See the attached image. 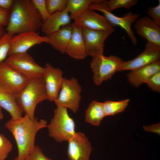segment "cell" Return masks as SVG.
Masks as SVG:
<instances>
[{"label": "cell", "mask_w": 160, "mask_h": 160, "mask_svg": "<svg viewBox=\"0 0 160 160\" xmlns=\"http://www.w3.org/2000/svg\"><path fill=\"white\" fill-rule=\"evenodd\" d=\"M45 119L38 120L25 115L20 118L10 119L5 124V127L12 134L16 143L19 159H24L33 149L36 135L40 129L47 127Z\"/></svg>", "instance_id": "obj_1"}, {"label": "cell", "mask_w": 160, "mask_h": 160, "mask_svg": "<svg viewBox=\"0 0 160 160\" xmlns=\"http://www.w3.org/2000/svg\"><path fill=\"white\" fill-rule=\"evenodd\" d=\"M43 21L31 0H15L6 32L13 35L41 29Z\"/></svg>", "instance_id": "obj_2"}, {"label": "cell", "mask_w": 160, "mask_h": 160, "mask_svg": "<svg viewBox=\"0 0 160 160\" xmlns=\"http://www.w3.org/2000/svg\"><path fill=\"white\" fill-rule=\"evenodd\" d=\"M17 103L25 115L34 118L36 107L39 103L48 100L43 77L29 81L16 96Z\"/></svg>", "instance_id": "obj_3"}, {"label": "cell", "mask_w": 160, "mask_h": 160, "mask_svg": "<svg viewBox=\"0 0 160 160\" xmlns=\"http://www.w3.org/2000/svg\"><path fill=\"white\" fill-rule=\"evenodd\" d=\"M49 135L57 142L68 141L76 133L73 120L69 115L67 108L57 106L54 115L47 125Z\"/></svg>", "instance_id": "obj_4"}, {"label": "cell", "mask_w": 160, "mask_h": 160, "mask_svg": "<svg viewBox=\"0 0 160 160\" xmlns=\"http://www.w3.org/2000/svg\"><path fill=\"white\" fill-rule=\"evenodd\" d=\"M123 62L120 58L113 55H103L93 58L90 65L95 84L99 85L111 79L116 72L119 71Z\"/></svg>", "instance_id": "obj_5"}, {"label": "cell", "mask_w": 160, "mask_h": 160, "mask_svg": "<svg viewBox=\"0 0 160 160\" xmlns=\"http://www.w3.org/2000/svg\"><path fill=\"white\" fill-rule=\"evenodd\" d=\"M5 62L29 81L43 76L44 67L37 64L27 52L10 55Z\"/></svg>", "instance_id": "obj_6"}, {"label": "cell", "mask_w": 160, "mask_h": 160, "mask_svg": "<svg viewBox=\"0 0 160 160\" xmlns=\"http://www.w3.org/2000/svg\"><path fill=\"white\" fill-rule=\"evenodd\" d=\"M88 9L102 13L112 27H120L125 31L133 44L135 45L137 44V39L132 29L131 25L138 18L139 15L130 12L123 17H118L109 10L105 0H102L99 2L92 3L89 5Z\"/></svg>", "instance_id": "obj_7"}, {"label": "cell", "mask_w": 160, "mask_h": 160, "mask_svg": "<svg viewBox=\"0 0 160 160\" xmlns=\"http://www.w3.org/2000/svg\"><path fill=\"white\" fill-rule=\"evenodd\" d=\"M81 91V87L76 79L63 78L58 97L54 102L57 106L69 108L76 113L79 108Z\"/></svg>", "instance_id": "obj_8"}, {"label": "cell", "mask_w": 160, "mask_h": 160, "mask_svg": "<svg viewBox=\"0 0 160 160\" xmlns=\"http://www.w3.org/2000/svg\"><path fill=\"white\" fill-rule=\"evenodd\" d=\"M29 80L5 61L0 63V89L16 96Z\"/></svg>", "instance_id": "obj_9"}, {"label": "cell", "mask_w": 160, "mask_h": 160, "mask_svg": "<svg viewBox=\"0 0 160 160\" xmlns=\"http://www.w3.org/2000/svg\"><path fill=\"white\" fill-rule=\"evenodd\" d=\"M48 36H42L37 32H27L14 35L10 42L8 56L27 52L33 46L43 43H49Z\"/></svg>", "instance_id": "obj_10"}, {"label": "cell", "mask_w": 160, "mask_h": 160, "mask_svg": "<svg viewBox=\"0 0 160 160\" xmlns=\"http://www.w3.org/2000/svg\"><path fill=\"white\" fill-rule=\"evenodd\" d=\"M74 23L82 28L113 32L114 29L105 17L94 10L88 9L78 15L70 17Z\"/></svg>", "instance_id": "obj_11"}, {"label": "cell", "mask_w": 160, "mask_h": 160, "mask_svg": "<svg viewBox=\"0 0 160 160\" xmlns=\"http://www.w3.org/2000/svg\"><path fill=\"white\" fill-rule=\"evenodd\" d=\"M113 32L82 28L87 53L92 58L103 55L104 43Z\"/></svg>", "instance_id": "obj_12"}, {"label": "cell", "mask_w": 160, "mask_h": 160, "mask_svg": "<svg viewBox=\"0 0 160 160\" xmlns=\"http://www.w3.org/2000/svg\"><path fill=\"white\" fill-rule=\"evenodd\" d=\"M160 59V46L147 42L144 50L133 59L123 61L119 71H131Z\"/></svg>", "instance_id": "obj_13"}, {"label": "cell", "mask_w": 160, "mask_h": 160, "mask_svg": "<svg viewBox=\"0 0 160 160\" xmlns=\"http://www.w3.org/2000/svg\"><path fill=\"white\" fill-rule=\"evenodd\" d=\"M68 160H89L92 151L91 143L82 132H76L68 141Z\"/></svg>", "instance_id": "obj_14"}, {"label": "cell", "mask_w": 160, "mask_h": 160, "mask_svg": "<svg viewBox=\"0 0 160 160\" xmlns=\"http://www.w3.org/2000/svg\"><path fill=\"white\" fill-rule=\"evenodd\" d=\"M63 72L58 68L47 63L44 67L43 76L48 100L54 101L58 97L63 78Z\"/></svg>", "instance_id": "obj_15"}, {"label": "cell", "mask_w": 160, "mask_h": 160, "mask_svg": "<svg viewBox=\"0 0 160 160\" xmlns=\"http://www.w3.org/2000/svg\"><path fill=\"white\" fill-rule=\"evenodd\" d=\"M135 23L134 28L139 36L160 46V25L147 16L138 19Z\"/></svg>", "instance_id": "obj_16"}, {"label": "cell", "mask_w": 160, "mask_h": 160, "mask_svg": "<svg viewBox=\"0 0 160 160\" xmlns=\"http://www.w3.org/2000/svg\"><path fill=\"white\" fill-rule=\"evenodd\" d=\"M71 38L66 53L76 60H82L87 56L82 33V28L74 23L71 25Z\"/></svg>", "instance_id": "obj_17"}, {"label": "cell", "mask_w": 160, "mask_h": 160, "mask_svg": "<svg viewBox=\"0 0 160 160\" xmlns=\"http://www.w3.org/2000/svg\"><path fill=\"white\" fill-rule=\"evenodd\" d=\"M160 71V60L131 71L127 75L129 82L135 87L146 83L153 75Z\"/></svg>", "instance_id": "obj_18"}, {"label": "cell", "mask_w": 160, "mask_h": 160, "mask_svg": "<svg viewBox=\"0 0 160 160\" xmlns=\"http://www.w3.org/2000/svg\"><path fill=\"white\" fill-rule=\"evenodd\" d=\"M65 9L61 12H57L50 15L43 23L41 30L49 36L58 31L62 27L70 25L71 18Z\"/></svg>", "instance_id": "obj_19"}, {"label": "cell", "mask_w": 160, "mask_h": 160, "mask_svg": "<svg viewBox=\"0 0 160 160\" xmlns=\"http://www.w3.org/2000/svg\"><path fill=\"white\" fill-rule=\"evenodd\" d=\"M72 31L71 25L62 27L56 32L48 36V44L61 53H65L71 38Z\"/></svg>", "instance_id": "obj_20"}, {"label": "cell", "mask_w": 160, "mask_h": 160, "mask_svg": "<svg viewBox=\"0 0 160 160\" xmlns=\"http://www.w3.org/2000/svg\"><path fill=\"white\" fill-rule=\"evenodd\" d=\"M0 106L9 113L13 119L23 116V112L17 103L16 96L0 89Z\"/></svg>", "instance_id": "obj_21"}, {"label": "cell", "mask_w": 160, "mask_h": 160, "mask_svg": "<svg viewBox=\"0 0 160 160\" xmlns=\"http://www.w3.org/2000/svg\"><path fill=\"white\" fill-rule=\"evenodd\" d=\"M105 116L103 103L93 100L86 111L85 120L93 126H98Z\"/></svg>", "instance_id": "obj_22"}, {"label": "cell", "mask_w": 160, "mask_h": 160, "mask_svg": "<svg viewBox=\"0 0 160 160\" xmlns=\"http://www.w3.org/2000/svg\"><path fill=\"white\" fill-rule=\"evenodd\" d=\"M102 0H68L66 9L71 13L70 17L80 14L88 9L90 4Z\"/></svg>", "instance_id": "obj_23"}, {"label": "cell", "mask_w": 160, "mask_h": 160, "mask_svg": "<svg viewBox=\"0 0 160 160\" xmlns=\"http://www.w3.org/2000/svg\"><path fill=\"white\" fill-rule=\"evenodd\" d=\"M129 102V100L127 99L118 101L107 100L102 103L105 116L114 115L124 111Z\"/></svg>", "instance_id": "obj_24"}, {"label": "cell", "mask_w": 160, "mask_h": 160, "mask_svg": "<svg viewBox=\"0 0 160 160\" xmlns=\"http://www.w3.org/2000/svg\"><path fill=\"white\" fill-rule=\"evenodd\" d=\"M137 0H110L106 1V4L108 9L111 12L117 9L123 7L129 9L137 3Z\"/></svg>", "instance_id": "obj_25"}, {"label": "cell", "mask_w": 160, "mask_h": 160, "mask_svg": "<svg viewBox=\"0 0 160 160\" xmlns=\"http://www.w3.org/2000/svg\"><path fill=\"white\" fill-rule=\"evenodd\" d=\"M14 35L6 32L0 38V63L4 62L9 50L10 42Z\"/></svg>", "instance_id": "obj_26"}, {"label": "cell", "mask_w": 160, "mask_h": 160, "mask_svg": "<svg viewBox=\"0 0 160 160\" xmlns=\"http://www.w3.org/2000/svg\"><path fill=\"white\" fill-rule=\"evenodd\" d=\"M68 0H46L47 8L51 15L57 12H61L66 8Z\"/></svg>", "instance_id": "obj_27"}, {"label": "cell", "mask_w": 160, "mask_h": 160, "mask_svg": "<svg viewBox=\"0 0 160 160\" xmlns=\"http://www.w3.org/2000/svg\"><path fill=\"white\" fill-rule=\"evenodd\" d=\"M12 148L11 142L4 135L0 134V160H5Z\"/></svg>", "instance_id": "obj_28"}, {"label": "cell", "mask_w": 160, "mask_h": 160, "mask_svg": "<svg viewBox=\"0 0 160 160\" xmlns=\"http://www.w3.org/2000/svg\"><path fill=\"white\" fill-rule=\"evenodd\" d=\"M31 1L40 15L44 23L50 15L47 8L46 0H31Z\"/></svg>", "instance_id": "obj_29"}, {"label": "cell", "mask_w": 160, "mask_h": 160, "mask_svg": "<svg viewBox=\"0 0 160 160\" xmlns=\"http://www.w3.org/2000/svg\"><path fill=\"white\" fill-rule=\"evenodd\" d=\"M24 159L25 160H53L46 156L41 148L36 145Z\"/></svg>", "instance_id": "obj_30"}, {"label": "cell", "mask_w": 160, "mask_h": 160, "mask_svg": "<svg viewBox=\"0 0 160 160\" xmlns=\"http://www.w3.org/2000/svg\"><path fill=\"white\" fill-rule=\"evenodd\" d=\"M152 90L158 92H160V71L151 76L146 83Z\"/></svg>", "instance_id": "obj_31"}, {"label": "cell", "mask_w": 160, "mask_h": 160, "mask_svg": "<svg viewBox=\"0 0 160 160\" xmlns=\"http://www.w3.org/2000/svg\"><path fill=\"white\" fill-rule=\"evenodd\" d=\"M147 13L152 20L160 25V1L158 5L154 7H150L147 11Z\"/></svg>", "instance_id": "obj_32"}, {"label": "cell", "mask_w": 160, "mask_h": 160, "mask_svg": "<svg viewBox=\"0 0 160 160\" xmlns=\"http://www.w3.org/2000/svg\"><path fill=\"white\" fill-rule=\"evenodd\" d=\"M10 13L9 11L0 8V25L7 26L9 20Z\"/></svg>", "instance_id": "obj_33"}, {"label": "cell", "mask_w": 160, "mask_h": 160, "mask_svg": "<svg viewBox=\"0 0 160 160\" xmlns=\"http://www.w3.org/2000/svg\"><path fill=\"white\" fill-rule=\"evenodd\" d=\"M143 128L145 131L156 133L160 135V125L159 123L149 126H144Z\"/></svg>", "instance_id": "obj_34"}, {"label": "cell", "mask_w": 160, "mask_h": 160, "mask_svg": "<svg viewBox=\"0 0 160 160\" xmlns=\"http://www.w3.org/2000/svg\"><path fill=\"white\" fill-rule=\"evenodd\" d=\"M15 0H0V8L9 10L12 8Z\"/></svg>", "instance_id": "obj_35"}, {"label": "cell", "mask_w": 160, "mask_h": 160, "mask_svg": "<svg viewBox=\"0 0 160 160\" xmlns=\"http://www.w3.org/2000/svg\"><path fill=\"white\" fill-rule=\"evenodd\" d=\"M3 27L0 25V38L2 37L6 33Z\"/></svg>", "instance_id": "obj_36"}, {"label": "cell", "mask_w": 160, "mask_h": 160, "mask_svg": "<svg viewBox=\"0 0 160 160\" xmlns=\"http://www.w3.org/2000/svg\"><path fill=\"white\" fill-rule=\"evenodd\" d=\"M1 108L0 106V120L3 119L4 118V115L2 111Z\"/></svg>", "instance_id": "obj_37"}, {"label": "cell", "mask_w": 160, "mask_h": 160, "mask_svg": "<svg viewBox=\"0 0 160 160\" xmlns=\"http://www.w3.org/2000/svg\"><path fill=\"white\" fill-rule=\"evenodd\" d=\"M12 160H25V159H19L17 157L13 159Z\"/></svg>", "instance_id": "obj_38"}]
</instances>
